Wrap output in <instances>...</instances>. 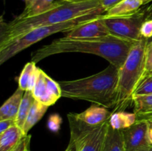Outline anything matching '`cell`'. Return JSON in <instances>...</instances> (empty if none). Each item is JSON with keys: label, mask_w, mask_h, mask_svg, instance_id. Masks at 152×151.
<instances>
[{"label": "cell", "mask_w": 152, "mask_h": 151, "mask_svg": "<svg viewBox=\"0 0 152 151\" xmlns=\"http://www.w3.org/2000/svg\"><path fill=\"white\" fill-rule=\"evenodd\" d=\"M100 15H89L57 25L39 27L23 35L0 44V65H2L21 51L40 40L59 32L66 33L75 27L87 22Z\"/></svg>", "instance_id": "obj_5"}, {"label": "cell", "mask_w": 152, "mask_h": 151, "mask_svg": "<svg viewBox=\"0 0 152 151\" xmlns=\"http://www.w3.org/2000/svg\"><path fill=\"white\" fill-rule=\"evenodd\" d=\"M45 80L46 86H47L48 91L52 94L53 96H56L58 99L62 97V90L59 85V83L56 82L53 79H52L50 76L45 73Z\"/></svg>", "instance_id": "obj_23"}, {"label": "cell", "mask_w": 152, "mask_h": 151, "mask_svg": "<svg viewBox=\"0 0 152 151\" xmlns=\"http://www.w3.org/2000/svg\"><path fill=\"white\" fill-rule=\"evenodd\" d=\"M142 4L141 0H123L105 13L106 16H120L137 11Z\"/></svg>", "instance_id": "obj_16"}, {"label": "cell", "mask_w": 152, "mask_h": 151, "mask_svg": "<svg viewBox=\"0 0 152 151\" xmlns=\"http://www.w3.org/2000/svg\"><path fill=\"white\" fill-rule=\"evenodd\" d=\"M106 13L100 0H58L39 14L28 17L16 16L8 23L1 22L0 44L23 35L39 27L57 25L89 15Z\"/></svg>", "instance_id": "obj_1"}, {"label": "cell", "mask_w": 152, "mask_h": 151, "mask_svg": "<svg viewBox=\"0 0 152 151\" xmlns=\"http://www.w3.org/2000/svg\"><path fill=\"white\" fill-rule=\"evenodd\" d=\"M148 139L149 143L152 145V121L148 122Z\"/></svg>", "instance_id": "obj_31"}, {"label": "cell", "mask_w": 152, "mask_h": 151, "mask_svg": "<svg viewBox=\"0 0 152 151\" xmlns=\"http://www.w3.org/2000/svg\"><path fill=\"white\" fill-rule=\"evenodd\" d=\"M71 139L75 144L77 151H101L108 121L91 126L77 119L74 113L68 114Z\"/></svg>", "instance_id": "obj_6"}, {"label": "cell", "mask_w": 152, "mask_h": 151, "mask_svg": "<svg viewBox=\"0 0 152 151\" xmlns=\"http://www.w3.org/2000/svg\"><path fill=\"white\" fill-rule=\"evenodd\" d=\"M61 124H62V118L57 114L51 115L49 118L48 122V127L49 130L52 132H57L60 129Z\"/></svg>", "instance_id": "obj_25"}, {"label": "cell", "mask_w": 152, "mask_h": 151, "mask_svg": "<svg viewBox=\"0 0 152 151\" xmlns=\"http://www.w3.org/2000/svg\"><path fill=\"white\" fill-rule=\"evenodd\" d=\"M48 108V107L40 103L39 102L35 99L31 110H30L23 129H22L25 136L28 135V132L31 130V128L35 124H37L40 121V119L44 116Z\"/></svg>", "instance_id": "obj_18"}, {"label": "cell", "mask_w": 152, "mask_h": 151, "mask_svg": "<svg viewBox=\"0 0 152 151\" xmlns=\"http://www.w3.org/2000/svg\"><path fill=\"white\" fill-rule=\"evenodd\" d=\"M121 1L123 0H100V3L102 8L105 10V12H107L109 9H111Z\"/></svg>", "instance_id": "obj_30"}, {"label": "cell", "mask_w": 152, "mask_h": 151, "mask_svg": "<svg viewBox=\"0 0 152 151\" xmlns=\"http://www.w3.org/2000/svg\"><path fill=\"white\" fill-rule=\"evenodd\" d=\"M151 1L152 0H141V1L142 2V4H143V5H145V4H147L148 3L151 2Z\"/></svg>", "instance_id": "obj_35"}, {"label": "cell", "mask_w": 152, "mask_h": 151, "mask_svg": "<svg viewBox=\"0 0 152 151\" xmlns=\"http://www.w3.org/2000/svg\"><path fill=\"white\" fill-rule=\"evenodd\" d=\"M148 124L146 121H139L123 130L126 151H140L151 145L148 139Z\"/></svg>", "instance_id": "obj_8"}, {"label": "cell", "mask_w": 152, "mask_h": 151, "mask_svg": "<svg viewBox=\"0 0 152 151\" xmlns=\"http://www.w3.org/2000/svg\"><path fill=\"white\" fill-rule=\"evenodd\" d=\"M25 91L18 87L0 108V120L16 119Z\"/></svg>", "instance_id": "obj_12"}, {"label": "cell", "mask_w": 152, "mask_h": 151, "mask_svg": "<svg viewBox=\"0 0 152 151\" xmlns=\"http://www.w3.org/2000/svg\"><path fill=\"white\" fill-rule=\"evenodd\" d=\"M105 14L104 22L111 36L134 42L142 38L140 29L147 19V9L140 8L137 11L126 16H106Z\"/></svg>", "instance_id": "obj_7"}, {"label": "cell", "mask_w": 152, "mask_h": 151, "mask_svg": "<svg viewBox=\"0 0 152 151\" xmlns=\"http://www.w3.org/2000/svg\"><path fill=\"white\" fill-rule=\"evenodd\" d=\"M147 9H148V16H147V19H152V5L148 7Z\"/></svg>", "instance_id": "obj_33"}, {"label": "cell", "mask_w": 152, "mask_h": 151, "mask_svg": "<svg viewBox=\"0 0 152 151\" xmlns=\"http://www.w3.org/2000/svg\"><path fill=\"white\" fill-rule=\"evenodd\" d=\"M152 41V38H150V39H148V41Z\"/></svg>", "instance_id": "obj_36"}, {"label": "cell", "mask_w": 152, "mask_h": 151, "mask_svg": "<svg viewBox=\"0 0 152 151\" xmlns=\"http://www.w3.org/2000/svg\"><path fill=\"white\" fill-rule=\"evenodd\" d=\"M136 42L126 41L111 35L91 38L65 36L53 40L50 44L34 51L31 55V62L37 64L45 58L60 53H91L104 58L110 65L120 69Z\"/></svg>", "instance_id": "obj_2"}, {"label": "cell", "mask_w": 152, "mask_h": 151, "mask_svg": "<svg viewBox=\"0 0 152 151\" xmlns=\"http://www.w3.org/2000/svg\"><path fill=\"white\" fill-rule=\"evenodd\" d=\"M31 135H27L25 136L23 139L21 141L20 143L11 151H31L30 149V144H31Z\"/></svg>", "instance_id": "obj_27"}, {"label": "cell", "mask_w": 152, "mask_h": 151, "mask_svg": "<svg viewBox=\"0 0 152 151\" xmlns=\"http://www.w3.org/2000/svg\"><path fill=\"white\" fill-rule=\"evenodd\" d=\"M26 136L23 130L14 124L0 133V151H11Z\"/></svg>", "instance_id": "obj_13"}, {"label": "cell", "mask_w": 152, "mask_h": 151, "mask_svg": "<svg viewBox=\"0 0 152 151\" xmlns=\"http://www.w3.org/2000/svg\"><path fill=\"white\" fill-rule=\"evenodd\" d=\"M34 101H35V99L33 96L32 92L28 91V90L25 91V94H24L23 98H22L17 115H16V119H15L16 125L20 127L22 130L23 129L27 117H28L30 110H31Z\"/></svg>", "instance_id": "obj_19"}, {"label": "cell", "mask_w": 152, "mask_h": 151, "mask_svg": "<svg viewBox=\"0 0 152 151\" xmlns=\"http://www.w3.org/2000/svg\"><path fill=\"white\" fill-rule=\"evenodd\" d=\"M134 113L137 122L152 121V94L137 95L133 96Z\"/></svg>", "instance_id": "obj_11"}, {"label": "cell", "mask_w": 152, "mask_h": 151, "mask_svg": "<svg viewBox=\"0 0 152 151\" xmlns=\"http://www.w3.org/2000/svg\"><path fill=\"white\" fill-rule=\"evenodd\" d=\"M77 119L91 126H96L108 121L112 113L108 111L107 108L95 105L88 108L80 113H74Z\"/></svg>", "instance_id": "obj_10"}, {"label": "cell", "mask_w": 152, "mask_h": 151, "mask_svg": "<svg viewBox=\"0 0 152 151\" xmlns=\"http://www.w3.org/2000/svg\"><path fill=\"white\" fill-rule=\"evenodd\" d=\"M54 0H25V7L19 17H28L39 14L49 7Z\"/></svg>", "instance_id": "obj_20"}, {"label": "cell", "mask_w": 152, "mask_h": 151, "mask_svg": "<svg viewBox=\"0 0 152 151\" xmlns=\"http://www.w3.org/2000/svg\"><path fill=\"white\" fill-rule=\"evenodd\" d=\"M103 15H100L88 22H85L67 31L65 33H66L65 36L80 38L108 36L111 35V33L104 22Z\"/></svg>", "instance_id": "obj_9"}, {"label": "cell", "mask_w": 152, "mask_h": 151, "mask_svg": "<svg viewBox=\"0 0 152 151\" xmlns=\"http://www.w3.org/2000/svg\"><path fill=\"white\" fill-rule=\"evenodd\" d=\"M36 68H37L36 63L34 62H28L23 68V70L18 79V84H19V88L23 90L24 91L27 90L28 81Z\"/></svg>", "instance_id": "obj_21"}, {"label": "cell", "mask_w": 152, "mask_h": 151, "mask_svg": "<svg viewBox=\"0 0 152 151\" xmlns=\"http://www.w3.org/2000/svg\"><path fill=\"white\" fill-rule=\"evenodd\" d=\"M140 151H152V145H149V146L143 148V149H142Z\"/></svg>", "instance_id": "obj_34"}, {"label": "cell", "mask_w": 152, "mask_h": 151, "mask_svg": "<svg viewBox=\"0 0 152 151\" xmlns=\"http://www.w3.org/2000/svg\"><path fill=\"white\" fill-rule=\"evenodd\" d=\"M150 76H152V41H148L146 49H145L144 70L140 81V84Z\"/></svg>", "instance_id": "obj_22"}, {"label": "cell", "mask_w": 152, "mask_h": 151, "mask_svg": "<svg viewBox=\"0 0 152 151\" xmlns=\"http://www.w3.org/2000/svg\"><path fill=\"white\" fill-rule=\"evenodd\" d=\"M65 151H77L75 144H74V142H73V141L70 140L69 144H68V147H67V148L65 149Z\"/></svg>", "instance_id": "obj_32"}, {"label": "cell", "mask_w": 152, "mask_h": 151, "mask_svg": "<svg viewBox=\"0 0 152 151\" xmlns=\"http://www.w3.org/2000/svg\"><path fill=\"white\" fill-rule=\"evenodd\" d=\"M148 43V38L143 37L137 41L129 51L123 66L119 69L117 103L112 113L125 111L133 105L134 94L143 73Z\"/></svg>", "instance_id": "obj_4"}, {"label": "cell", "mask_w": 152, "mask_h": 151, "mask_svg": "<svg viewBox=\"0 0 152 151\" xmlns=\"http://www.w3.org/2000/svg\"><path fill=\"white\" fill-rule=\"evenodd\" d=\"M152 94V76L148 77L135 90L134 96L137 95H151Z\"/></svg>", "instance_id": "obj_24"}, {"label": "cell", "mask_w": 152, "mask_h": 151, "mask_svg": "<svg viewBox=\"0 0 152 151\" xmlns=\"http://www.w3.org/2000/svg\"><path fill=\"white\" fill-rule=\"evenodd\" d=\"M119 68L110 65L101 72L86 78L62 81V97L85 100L114 109L117 103Z\"/></svg>", "instance_id": "obj_3"}, {"label": "cell", "mask_w": 152, "mask_h": 151, "mask_svg": "<svg viewBox=\"0 0 152 151\" xmlns=\"http://www.w3.org/2000/svg\"><path fill=\"white\" fill-rule=\"evenodd\" d=\"M14 124H16V123H15V120L13 119L0 120V133L4 132Z\"/></svg>", "instance_id": "obj_29"}, {"label": "cell", "mask_w": 152, "mask_h": 151, "mask_svg": "<svg viewBox=\"0 0 152 151\" xmlns=\"http://www.w3.org/2000/svg\"><path fill=\"white\" fill-rule=\"evenodd\" d=\"M39 69L40 68L37 67V68H36V69L34 70V72H33L32 75H31L28 84V88H27V90H28V91L32 92L33 89H34V86H35L36 83H37V79H38L39 73Z\"/></svg>", "instance_id": "obj_28"}, {"label": "cell", "mask_w": 152, "mask_h": 151, "mask_svg": "<svg viewBox=\"0 0 152 151\" xmlns=\"http://www.w3.org/2000/svg\"><path fill=\"white\" fill-rule=\"evenodd\" d=\"M108 122L114 130H123L134 125L137 122V117L134 113H130L126 111H118L112 113Z\"/></svg>", "instance_id": "obj_17"}, {"label": "cell", "mask_w": 152, "mask_h": 151, "mask_svg": "<svg viewBox=\"0 0 152 151\" xmlns=\"http://www.w3.org/2000/svg\"><path fill=\"white\" fill-rule=\"evenodd\" d=\"M101 151H126L123 130H114L108 122Z\"/></svg>", "instance_id": "obj_15"}, {"label": "cell", "mask_w": 152, "mask_h": 151, "mask_svg": "<svg viewBox=\"0 0 152 151\" xmlns=\"http://www.w3.org/2000/svg\"><path fill=\"white\" fill-rule=\"evenodd\" d=\"M141 36L143 38H152V19H146L142 23L140 29Z\"/></svg>", "instance_id": "obj_26"}, {"label": "cell", "mask_w": 152, "mask_h": 151, "mask_svg": "<svg viewBox=\"0 0 152 151\" xmlns=\"http://www.w3.org/2000/svg\"><path fill=\"white\" fill-rule=\"evenodd\" d=\"M45 73L39 69L38 79L33 89L32 94L36 100L46 106L50 107L54 105L58 99L48 91L45 80Z\"/></svg>", "instance_id": "obj_14"}]
</instances>
